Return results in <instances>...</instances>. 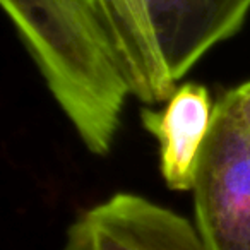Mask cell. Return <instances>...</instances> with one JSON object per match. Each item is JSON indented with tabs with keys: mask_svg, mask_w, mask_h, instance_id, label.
<instances>
[{
	"mask_svg": "<svg viewBox=\"0 0 250 250\" xmlns=\"http://www.w3.org/2000/svg\"><path fill=\"white\" fill-rule=\"evenodd\" d=\"M60 110L76 129L122 113L129 94L93 0H0Z\"/></svg>",
	"mask_w": 250,
	"mask_h": 250,
	"instance_id": "6da1fadb",
	"label": "cell"
},
{
	"mask_svg": "<svg viewBox=\"0 0 250 250\" xmlns=\"http://www.w3.org/2000/svg\"><path fill=\"white\" fill-rule=\"evenodd\" d=\"M192 194L208 250H250V124L229 91L214 104Z\"/></svg>",
	"mask_w": 250,
	"mask_h": 250,
	"instance_id": "7a4b0ae2",
	"label": "cell"
},
{
	"mask_svg": "<svg viewBox=\"0 0 250 250\" xmlns=\"http://www.w3.org/2000/svg\"><path fill=\"white\" fill-rule=\"evenodd\" d=\"M62 250H208L187 218L137 194L111 195L70 225Z\"/></svg>",
	"mask_w": 250,
	"mask_h": 250,
	"instance_id": "3957f363",
	"label": "cell"
},
{
	"mask_svg": "<svg viewBox=\"0 0 250 250\" xmlns=\"http://www.w3.org/2000/svg\"><path fill=\"white\" fill-rule=\"evenodd\" d=\"M158 48L180 81L216 45L231 38L250 12V0H146Z\"/></svg>",
	"mask_w": 250,
	"mask_h": 250,
	"instance_id": "277c9868",
	"label": "cell"
},
{
	"mask_svg": "<svg viewBox=\"0 0 250 250\" xmlns=\"http://www.w3.org/2000/svg\"><path fill=\"white\" fill-rule=\"evenodd\" d=\"M212 113L214 104L209 91L197 83L177 86L161 110L143 111L144 129L160 144L161 177L171 190L194 188Z\"/></svg>",
	"mask_w": 250,
	"mask_h": 250,
	"instance_id": "5b68a950",
	"label": "cell"
},
{
	"mask_svg": "<svg viewBox=\"0 0 250 250\" xmlns=\"http://www.w3.org/2000/svg\"><path fill=\"white\" fill-rule=\"evenodd\" d=\"M229 93H231V96L235 98L236 104H238L243 117H245L250 124V81L249 83H243L242 86L235 87V89H231Z\"/></svg>",
	"mask_w": 250,
	"mask_h": 250,
	"instance_id": "8992f818",
	"label": "cell"
}]
</instances>
